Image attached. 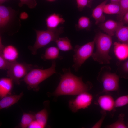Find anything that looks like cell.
Listing matches in <instances>:
<instances>
[{"mask_svg": "<svg viewBox=\"0 0 128 128\" xmlns=\"http://www.w3.org/2000/svg\"><path fill=\"white\" fill-rule=\"evenodd\" d=\"M63 73L61 75L59 83L53 94L55 96L78 95L87 92L92 87L90 82L85 83L81 77L72 73L70 68L63 69Z\"/></svg>", "mask_w": 128, "mask_h": 128, "instance_id": "1", "label": "cell"}, {"mask_svg": "<svg viewBox=\"0 0 128 128\" xmlns=\"http://www.w3.org/2000/svg\"><path fill=\"white\" fill-rule=\"evenodd\" d=\"M94 41L96 47V51L91 56L94 60L101 64L109 63L112 58L109 55L112 43L111 37L100 32L96 36Z\"/></svg>", "mask_w": 128, "mask_h": 128, "instance_id": "2", "label": "cell"}, {"mask_svg": "<svg viewBox=\"0 0 128 128\" xmlns=\"http://www.w3.org/2000/svg\"><path fill=\"white\" fill-rule=\"evenodd\" d=\"M54 60L50 68L45 69L38 67L34 68L31 70L24 77L23 80L29 88L37 90L40 83L56 73V63Z\"/></svg>", "mask_w": 128, "mask_h": 128, "instance_id": "3", "label": "cell"}, {"mask_svg": "<svg viewBox=\"0 0 128 128\" xmlns=\"http://www.w3.org/2000/svg\"><path fill=\"white\" fill-rule=\"evenodd\" d=\"M36 39L32 46H29L28 48L33 55H36L37 50L43 47L52 41L55 42L64 31L63 27L54 29H47L45 30H35Z\"/></svg>", "mask_w": 128, "mask_h": 128, "instance_id": "4", "label": "cell"}, {"mask_svg": "<svg viewBox=\"0 0 128 128\" xmlns=\"http://www.w3.org/2000/svg\"><path fill=\"white\" fill-rule=\"evenodd\" d=\"M95 42L94 41L89 42L82 46L76 45L74 50V64L72 66L76 71H78L82 65L93 53Z\"/></svg>", "mask_w": 128, "mask_h": 128, "instance_id": "5", "label": "cell"}, {"mask_svg": "<svg viewBox=\"0 0 128 128\" xmlns=\"http://www.w3.org/2000/svg\"><path fill=\"white\" fill-rule=\"evenodd\" d=\"M38 66L16 61L11 62L7 70V76L11 79L16 84H19L20 79L24 77L32 69Z\"/></svg>", "mask_w": 128, "mask_h": 128, "instance_id": "6", "label": "cell"}, {"mask_svg": "<svg viewBox=\"0 0 128 128\" xmlns=\"http://www.w3.org/2000/svg\"><path fill=\"white\" fill-rule=\"evenodd\" d=\"M119 77L116 73L106 72L103 74L101 78L103 89L99 94L104 92L118 91L119 89Z\"/></svg>", "mask_w": 128, "mask_h": 128, "instance_id": "7", "label": "cell"}, {"mask_svg": "<svg viewBox=\"0 0 128 128\" xmlns=\"http://www.w3.org/2000/svg\"><path fill=\"white\" fill-rule=\"evenodd\" d=\"M93 97L87 92L79 94L74 99L70 101L69 106L71 110L74 112H76L81 109L87 108L91 104Z\"/></svg>", "mask_w": 128, "mask_h": 128, "instance_id": "8", "label": "cell"}, {"mask_svg": "<svg viewBox=\"0 0 128 128\" xmlns=\"http://www.w3.org/2000/svg\"><path fill=\"white\" fill-rule=\"evenodd\" d=\"M15 12L11 8L0 5V28L3 30L7 28L13 21Z\"/></svg>", "mask_w": 128, "mask_h": 128, "instance_id": "9", "label": "cell"}, {"mask_svg": "<svg viewBox=\"0 0 128 128\" xmlns=\"http://www.w3.org/2000/svg\"><path fill=\"white\" fill-rule=\"evenodd\" d=\"M124 24L123 21L116 22L112 20H108L100 24V28L107 34L112 37L115 34L119 26Z\"/></svg>", "mask_w": 128, "mask_h": 128, "instance_id": "10", "label": "cell"}, {"mask_svg": "<svg viewBox=\"0 0 128 128\" xmlns=\"http://www.w3.org/2000/svg\"><path fill=\"white\" fill-rule=\"evenodd\" d=\"M0 54L6 59L11 62L16 61L19 54L17 49L11 45L0 47Z\"/></svg>", "mask_w": 128, "mask_h": 128, "instance_id": "11", "label": "cell"}, {"mask_svg": "<svg viewBox=\"0 0 128 128\" xmlns=\"http://www.w3.org/2000/svg\"><path fill=\"white\" fill-rule=\"evenodd\" d=\"M47 29L57 28L61 24H63L65 20L60 14L54 13L48 16L45 19Z\"/></svg>", "mask_w": 128, "mask_h": 128, "instance_id": "12", "label": "cell"}, {"mask_svg": "<svg viewBox=\"0 0 128 128\" xmlns=\"http://www.w3.org/2000/svg\"><path fill=\"white\" fill-rule=\"evenodd\" d=\"M98 102L101 108L105 111H111L115 108V101L111 96L105 95L100 96Z\"/></svg>", "mask_w": 128, "mask_h": 128, "instance_id": "13", "label": "cell"}, {"mask_svg": "<svg viewBox=\"0 0 128 128\" xmlns=\"http://www.w3.org/2000/svg\"><path fill=\"white\" fill-rule=\"evenodd\" d=\"M114 52L117 58L120 60H124L128 58V44L115 42Z\"/></svg>", "mask_w": 128, "mask_h": 128, "instance_id": "14", "label": "cell"}, {"mask_svg": "<svg viewBox=\"0 0 128 128\" xmlns=\"http://www.w3.org/2000/svg\"><path fill=\"white\" fill-rule=\"evenodd\" d=\"M13 80L9 78H3L0 79V97L1 99L7 96L12 90Z\"/></svg>", "mask_w": 128, "mask_h": 128, "instance_id": "15", "label": "cell"}, {"mask_svg": "<svg viewBox=\"0 0 128 128\" xmlns=\"http://www.w3.org/2000/svg\"><path fill=\"white\" fill-rule=\"evenodd\" d=\"M22 92L17 95L7 96L1 99L0 109L7 108L17 103L23 96Z\"/></svg>", "mask_w": 128, "mask_h": 128, "instance_id": "16", "label": "cell"}, {"mask_svg": "<svg viewBox=\"0 0 128 128\" xmlns=\"http://www.w3.org/2000/svg\"><path fill=\"white\" fill-rule=\"evenodd\" d=\"M108 0L103 1L93 10L92 16L95 20V24H97L100 23L104 22L105 20V17L104 14V8Z\"/></svg>", "mask_w": 128, "mask_h": 128, "instance_id": "17", "label": "cell"}, {"mask_svg": "<svg viewBox=\"0 0 128 128\" xmlns=\"http://www.w3.org/2000/svg\"><path fill=\"white\" fill-rule=\"evenodd\" d=\"M59 49L57 47L51 46L45 50L44 54L41 55V57L44 60H53L62 58V57L59 55Z\"/></svg>", "mask_w": 128, "mask_h": 128, "instance_id": "18", "label": "cell"}, {"mask_svg": "<svg viewBox=\"0 0 128 128\" xmlns=\"http://www.w3.org/2000/svg\"><path fill=\"white\" fill-rule=\"evenodd\" d=\"M59 49L66 51L73 49L71 41L67 37H59L55 42Z\"/></svg>", "mask_w": 128, "mask_h": 128, "instance_id": "19", "label": "cell"}, {"mask_svg": "<svg viewBox=\"0 0 128 128\" xmlns=\"http://www.w3.org/2000/svg\"><path fill=\"white\" fill-rule=\"evenodd\" d=\"M123 24L119 26L115 34L119 41L125 43L128 41V26H124Z\"/></svg>", "mask_w": 128, "mask_h": 128, "instance_id": "20", "label": "cell"}, {"mask_svg": "<svg viewBox=\"0 0 128 128\" xmlns=\"http://www.w3.org/2000/svg\"><path fill=\"white\" fill-rule=\"evenodd\" d=\"M120 12V7L119 3L111 2L106 4L104 8V13L109 14H118Z\"/></svg>", "mask_w": 128, "mask_h": 128, "instance_id": "21", "label": "cell"}, {"mask_svg": "<svg viewBox=\"0 0 128 128\" xmlns=\"http://www.w3.org/2000/svg\"><path fill=\"white\" fill-rule=\"evenodd\" d=\"M35 119L41 126L42 128L45 127L47 124L48 113L47 110L44 108L37 112L35 115Z\"/></svg>", "mask_w": 128, "mask_h": 128, "instance_id": "22", "label": "cell"}, {"mask_svg": "<svg viewBox=\"0 0 128 128\" xmlns=\"http://www.w3.org/2000/svg\"><path fill=\"white\" fill-rule=\"evenodd\" d=\"M35 120V115L30 113H24L21 119L20 126L22 128H28L31 123Z\"/></svg>", "mask_w": 128, "mask_h": 128, "instance_id": "23", "label": "cell"}, {"mask_svg": "<svg viewBox=\"0 0 128 128\" xmlns=\"http://www.w3.org/2000/svg\"><path fill=\"white\" fill-rule=\"evenodd\" d=\"M91 22L89 18L85 16H82L78 19L76 27L79 30L87 29L90 26Z\"/></svg>", "mask_w": 128, "mask_h": 128, "instance_id": "24", "label": "cell"}, {"mask_svg": "<svg viewBox=\"0 0 128 128\" xmlns=\"http://www.w3.org/2000/svg\"><path fill=\"white\" fill-rule=\"evenodd\" d=\"M125 115L123 113L119 114L118 119L115 122L106 126L108 128H127L124 120Z\"/></svg>", "mask_w": 128, "mask_h": 128, "instance_id": "25", "label": "cell"}, {"mask_svg": "<svg viewBox=\"0 0 128 128\" xmlns=\"http://www.w3.org/2000/svg\"><path fill=\"white\" fill-rule=\"evenodd\" d=\"M120 12L118 18L120 21H122L124 16L128 10V0H120L119 2Z\"/></svg>", "mask_w": 128, "mask_h": 128, "instance_id": "26", "label": "cell"}, {"mask_svg": "<svg viewBox=\"0 0 128 128\" xmlns=\"http://www.w3.org/2000/svg\"><path fill=\"white\" fill-rule=\"evenodd\" d=\"M128 104V95L120 96L115 101V108L123 106Z\"/></svg>", "mask_w": 128, "mask_h": 128, "instance_id": "27", "label": "cell"}, {"mask_svg": "<svg viewBox=\"0 0 128 128\" xmlns=\"http://www.w3.org/2000/svg\"><path fill=\"white\" fill-rule=\"evenodd\" d=\"M20 2L18 5L20 7H22L23 5L25 4L30 9L35 8L37 5L36 0H19Z\"/></svg>", "mask_w": 128, "mask_h": 128, "instance_id": "28", "label": "cell"}, {"mask_svg": "<svg viewBox=\"0 0 128 128\" xmlns=\"http://www.w3.org/2000/svg\"><path fill=\"white\" fill-rule=\"evenodd\" d=\"M11 63L5 59L0 54V69L1 70H7Z\"/></svg>", "mask_w": 128, "mask_h": 128, "instance_id": "29", "label": "cell"}, {"mask_svg": "<svg viewBox=\"0 0 128 128\" xmlns=\"http://www.w3.org/2000/svg\"><path fill=\"white\" fill-rule=\"evenodd\" d=\"M77 7L79 10H81L86 6L88 3V0H76Z\"/></svg>", "mask_w": 128, "mask_h": 128, "instance_id": "30", "label": "cell"}, {"mask_svg": "<svg viewBox=\"0 0 128 128\" xmlns=\"http://www.w3.org/2000/svg\"><path fill=\"white\" fill-rule=\"evenodd\" d=\"M102 113V115L101 118L92 127V128H99L101 127L106 114L105 111L104 110H103Z\"/></svg>", "mask_w": 128, "mask_h": 128, "instance_id": "31", "label": "cell"}, {"mask_svg": "<svg viewBox=\"0 0 128 128\" xmlns=\"http://www.w3.org/2000/svg\"><path fill=\"white\" fill-rule=\"evenodd\" d=\"M28 128H42L40 124L35 119L31 123Z\"/></svg>", "mask_w": 128, "mask_h": 128, "instance_id": "32", "label": "cell"}, {"mask_svg": "<svg viewBox=\"0 0 128 128\" xmlns=\"http://www.w3.org/2000/svg\"><path fill=\"white\" fill-rule=\"evenodd\" d=\"M28 14L25 12L21 13L20 15V18L22 20H25L28 18Z\"/></svg>", "mask_w": 128, "mask_h": 128, "instance_id": "33", "label": "cell"}, {"mask_svg": "<svg viewBox=\"0 0 128 128\" xmlns=\"http://www.w3.org/2000/svg\"><path fill=\"white\" fill-rule=\"evenodd\" d=\"M122 21L124 23H128V10L125 14L123 17Z\"/></svg>", "mask_w": 128, "mask_h": 128, "instance_id": "34", "label": "cell"}, {"mask_svg": "<svg viewBox=\"0 0 128 128\" xmlns=\"http://www.w3.org/2000/svg\"><path fill=\"white\" fill-rule=\"evenodd\" d=\"M123 68L125 72L128 73V60L124 64Z\"/></svg>", "mask_w": 128, "mask_h": 128, "instance_id": "35", "label": "cell"}, {"mask_svg": "<svg viewBox=\"0 0 128 128\" xmlns=\"http://www.w3.org/2000/svg\"><path fill=\"white\" fill-rule=\"evenodd\" d=\"M111 2L114 3H119L120 0H110Z\"/></svg>", "mask_w": 128, "mask_h": 128, "instance_id": "36", "label": "cell"}, {"mask_svg": "<svg viewBox=\"0 0 128 128\" xmlns=\"http://www.w3.org/2000/svg\"><path fill=\"white\" fill-rule=\"evenodd\" d=\"M8 0H0V4L1 5L7 1Z\"/></svg>", "mask_w": 128, "mask_h": 128, "instance_id": "37", "label": "cell"}, {"mask_svg": "<svg viewBox=\"0 0 128 128\" xmlns=\"http://www.w3.org/2000/svg\"><path fill=\"white\" fill-rule=\"evenodd\" d=\"M46 0L49 2H53L55 1L56 0Z\"/></svg>", "mask_w": 128, "mask_h": 128, "instance_id": "38", "label": "cell"}, {"mask_svg": "<svg viewBox=\"0 0 128 128\" xmlns=\"http://www.w3.org/2000/svg\"><path fill=\"white\" fill-rule=\"evenodd\" d=\"M127 127L128 128V123L127 124Z\"/></svg>", "mask_w": 128, "mask_h": 128, "instance_id": "39", "label": "cell"}, {"mask_svg": "<svg viewBox=\"0 0 128 128\" xmlns=\"http://www.w3.org/2000/svg\"><path fill=\"white\" fill-rule=\"evenodd\" d=\"M125 43H127L128 44V41L127 42H126Z\"/></svg>", "mask_w": 128, "mask_h": 128, "instance_id": "40", "label": "cell"}]
</instances>
